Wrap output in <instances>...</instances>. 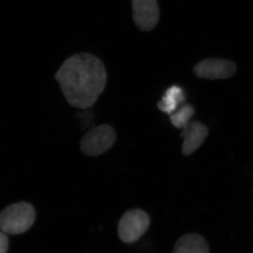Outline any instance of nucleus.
I'll use <instances>...</instances> for the list:
<instances>
[{
	"label": "nucleus",
	"mask_w": 253,
	"mask_h": 253,
	"mask_svg": "<svg viewBox=\"0 0 253 253\" xmlns=\"http://www.w3.org/2000/svg\"><path fill=\"white\" fill-rule=\"evenodd\" d=\"M8 249H9V238L5 233L0 231V253H6Z\"/></svg>",
	"instance_id": "obj_11"
},
{
	"label": "nucleus",
	"mask_w": 253,
	"mask_h": 253,
	"mask_svg": "<svg viewBox=\"0 0 253 253\" xmlns=\"http://www.w3.org/2000/svg\"><path fill=\"white\" fill-rule=\"evenodd\" d=\"M172 253H210L206 240L197 234L181 236L176 241Z\"/></svg>",
	"instance_id": "obj_8"
},
{
	"label": "nucleus",
	"mask_w": 253,
	"mask_h": 253,
	"mask_svg": "<svg viewBox=\"0 0 253 253\" xmlns=\"http://www.w3.org/2000/svg\"><path fill=\"white\" fill-rule=\"evenodd\" d=\"M151 224L149 214L141 209H131L125 212L118 223V234L125 244L139 241Z\"/></svg>",
	"instance_id": "obj_4"
},
{
	"label": "nucleus",
	"mask_w": 253,
	"mask_h": 253,
	"mask_svg": "<svg viewBox=\"0 0 253 253\" xmlns=\"http://www.w3.org/2000/svg\"><path fill=\"white\" fill-rule=\"evenodd\" d=\"M184 100V95L181 88L178 86H172L166 91L162 100L158 103V108L163 113L172 115L178 105Z\"/></svg>",
	"instance_id": "obj_9"
},
{
	"label": "nucleus",
	"mask_w": 253,
	"mask_h": 253,
	"mask_svg": "<svg viewBox=\"0 0 253 253\" xmlns=\"http://www.w3.org/2000/svg\"><path fill=\"white\" fill-rule=\"evenodd\" d=\"M36 217V210L28 203L10 205L0 212V231L9 235L23 234L33 225Z\"/></svg>",
	"instance_id": "obj_2"
},
{
	"label": "nucleus",
	"mask_w": 253,
	"mask_h": 253,
	"mask_svg": "<svg viewBox=\"0 0 253 253\" xmlns=\"http://www.w3.org/2000/svg\"><path fill=\"white\" fill-rule=\"evenodd\" d=\"M55 79L68 104L86 109L91 107L104 91L107 73L99 58L81 53L68 57L56 72Z\"/></svg>",
	"instance_id": "obj_1"
},
{
	"label": "nucleus",
	"mask_w": 253,
	"mask_h": 253,
	"mask_svg": "<svg viewBox=\"0 0 253 253\" xmlns=\"http://www.w3.org/2000/svg\"><path fill=\"white\" fill-rule=\"evenodd\" d=\"M133 20L141 31H152L159 21L157 0H131Z\"/></svg>",
	"instance_id": "obj_6"
},
{
	"label": "nucleus",
	"mask_w": 253,
	"mask_h": 253,
	"mask_svg": "<svg viewBox=\"0 0 253 253\" xmlns=\"http://www.w3.org/2000/svg\"><path fill=\"white\" fill-rule=\"evenodd\" d=\"M194 107L191 105L186 104L177 112L170 115L169 120L173 126L178 129H183L190 122V119L194 116Z\"/></svg>",
	"instance_id": "obj_10"
},
{
	"label": "nucleus",
	"mask_w": 253,
	"mask_h": 253,
	"mask_svg": "<svg viewBox=\"0 0 253 253\" xmlns=\"http://www.w3.org/2000/svg\"><path fill=\"white\" fill-rule=\"evenodd\" d=\"M235 63L229 60L208 59L195 66L194 73L197 77L208 80L226 79L235 74Z\"/></svg>",
	"instance_id": "obj_5"
},
{
	"label": "nucleus",
	"mask_w": 253,
	"mask_h": 253,
	"mask_svg": "<svg viewBox=\"0 0 253 253\" xmlns=\"http://www.w3.org/2000/svg\"><path fill=\"white\" fill-rule=\"evenodd\" d=\"M116 131L109 125H101L91 128L80 142L82 152L87 156H100L107 152L116 143Z\"/></svg>",
	"instance_id": "obj_3"
},
{
	"label": "nucleus",
	"mask_w": 253,
	"mask_h": 253,
	"mask_svg": "<svg viewBox=\"0 0 253 253\" xmlns=\"http://www.w3.org/2000/svg\"><path fill=\"white\" fill-rule=\"evenodd\" d=\"M208 135L207 126L199 121H190L182 129L181 137L184 139L182 154L190 156L201 146Z\"/></svg>",
	"instance_id": "obj_7"
}]
</instances>
